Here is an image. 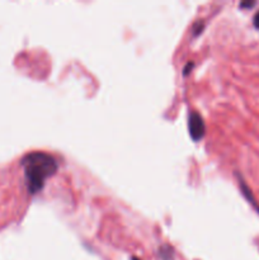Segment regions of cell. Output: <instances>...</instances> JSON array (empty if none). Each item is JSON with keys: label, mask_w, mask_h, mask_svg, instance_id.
Here are the masks:
<instances>
[{"label": "cell", "mask_w": 259, "mask_h": 260, "mask_svg": "<svg viewBox=\"0 0 259 260\" xmlns=\"http://www.w3.org/2000/svg\"><path fill=\"white\" fill-rule=\"evenodd\" d=\"M202 29H203V23L202 22L196 23V25H194V34H200L201 32H202Z\"/></svg>", "instance_id": "obj_5"}, {"label": "cell", "mask_w": 259, "mask_h": 260, "mask_svg": "<svg viewBox=\"0 0 259 260\" xmlns=\"http://www.w3.org/2000/svg\"><path fill=\"white\" fill-rule=\"evenodd\" d=\"M188 130H189L190 137L194 140V141H198L203 137L205 135V122H203V118L201 117V115H198L197 112H192L189 113V117H188Z\"/></svg>", "instance_id": "obj_2"}, {"label": "cell", "mask_w": 259, "mask_h": 260, "mask_svg": "<svg viewBox=\"0 0 259 260\" xmlns=\"http://www.w3.org/2000/svg\"><path fill=\"white\" fill-rule=\"evenodd\" d=\"M132 260H138V259H136V258H132Z\"/></svg>", "instance_id": "obj_9"}, {"label": "cell", "mask_w": 259, "mask_h": 260, "mask_svg": "<svg viewBox=\"0 0 259 260\" xmlns=\"http://www.w3.org/2000/svg\"><path fill=\"white\" fill-rule=\"evenodd\" d=\"M254 5H256V1H243V3H240L241 8H253Z\"/></svg>", "instance_id": "obj_6"}, {"label": "cell", "mask_w": 259, "mask_h": 260, "mask_svg": "<svg viewBox=\"0 0 259 260\" xmlns=\"http://www.w3.org/2000/svg\"><path fill=\"white\" fill-rule=\"evenodd\" d=\"M24 178L31 194L44 188L45 182L57 171V161L50 154L42 151L29 152L22 159Z\"/></svg>", "instance_id": "obj_1"}, {"label": "cell", "mask_w": 259, "mask_h": 260, "mask_svg": "<svg viewBox=\"0 0 259 260\" xmlns=\"http://www.w3.org/2000/svg\"><path fill=\"white\" fill-rule=\"evenodd\" d=\"M254 27L259 29V12H257V14L254 16Z\"/></svg>", "instance_id": "obj_8"}, {"label": "cell", "mask_w": 259, "mask_h": 260, "mask_svg": "<svg viewBox=\"0 0 259 260\" xmlns=\"http://www.w3.org/2000/svg\"><path fill=\"white\" fill-rule=\"evenodd\" d=\"M239 186H240V189H241V192H243L244 197L248 199V201L250 202V205L253 206L254 208H256L257 211L259 212V205H258V202L256 201V198H254V195L253 193H252V190H250L249 187L247 186V183L244 182L243 178L239 177Z\"/></svg>", "instance_id": "obj_3"}, {"label": "cell", "mask_w": 259, "mask_h": 260, "mask_svg": "<svg viewBox=\"0 0 259 260\" xmlns=\"http://www.w3.org/2000/svg\"><path fill=\"white\" fill-rule=\"evenodd\" d=\"M194 66V64L192 61H189L187 64V65H186V68H185V75H187L188 72H189V70H192V68H193Z\"/></svg>", "instance_id": "obj_7"}, {"label": "cell", "mask_w": 259, "mask_h": 260, "mask_svg": "<svg viewBox=\"0 0 259 260\" xmlns=\"http://www.w3.org/2000/svg\"><path fill=\"white\" fill-rule=\"evenodd\" d=\"M160 258L162 260H173V250L172 248H169V246H163L160 249Z\"/></svg>", "instance_id": "obj_4"}]
</instances>
